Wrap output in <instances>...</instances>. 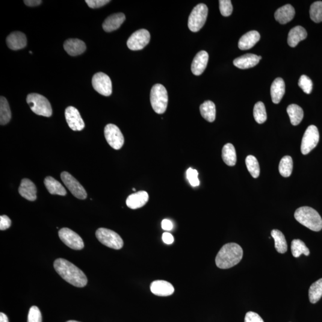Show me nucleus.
<instances>
[{"label": "nucleus", "mask_w": 322, "mask_h": 322, "mask_svg": "<svg viewBox=\"0 0 322 322\" xmlns=\"http://www.w3.org/2000/svg\"><path fill=\"white\" fill-rule=\"evenodd\" d=\"M54 268L62 278L76 287H84L87 284L88 280L83 271L66 259H56Z\"/></svg>", "instance_id": "f257e3e1"}, {"label": "nucleus", "mask_w": 322, "mask_h": 322, "mask_svg": "<svg viewBox=\"0 0 322 322\" xmlns=\"http://www.w3.org/2000/svg\"><path fill=\"white\" fill-rule=\"evenodd\" d=\"M243 254V250L240 245L236 243L227 244L218 253L215 264L221 269L232 268L239 263Z\"/></svg>", "instance_id": "f03ea898"}, {"label": "nucleus", "mask_w": 322, "mask_h": 322, "mask_svg": "<svg viewBox=\"0 0 322 322\" xmlns=\"http://www.w3.org/2000/svg\"><path fill=\"white\" fill-rule=\"evenodd\" d=\"M295 219L302 225L315 232L322 229V218L317 211L309 207L303 206L298 208L295 212Z\"/></svg>", "instance_id": "7ed1b4c3"}, {"label": "nucleus", "mask_w": 322, "mask_h": 322, "mask_svg": "<svg viewBox=\"0 0 322 322\" xmlns=\"http://www.w3.org/2000/svg\"><path fill=\"white\" fill-rule=\"evenodd\" d=\"M150 103L153 110L158 114H164L167 110L168 96L166 88L160 84L153 85L150 91Z\"/></svg>", "instance_id": "20e7f679"}, {"label": "nucleus", "mask_w": 322, "mask_h": 322, "mask_svg": "<svg viewBox=\"0 0 322 322\" xmlns=\"http://www.w3.org/2000/svg\"><path fill=\"white\" fill-rule=\"evenodd\" d=\"M26 102L35 114L46 117L52 116V106L45 97L37 93H31L28 94Z\"/></svg>", "instance_id": "39448f33"}, {"label": "nucleus", "mask_w": 322, "mask_h": 322, "mask_svg": "<svg viewBox=\"0 0 322 322\" xmlns=\"http://www.w3.org/2000/svg\"><path fill=\"white\" fill-rule=\"evenodd\" d=\"M208 13V8L205 4H197L189 17V29L193 32L199 31L205 25Z\"/></svg>", "instance_id": "423d86ee"}, {"label": "nucleus", "mask_w": 322, "mask_h": 322, "mask_svg": "<svg viewBox=\"0 0 322 322\" xmlns=\"http://www.w3.org/2000/svg\"><path fill=\"white\" fill-rule=\"evenodd\" d=\"M96 236L99 242L106 247L114 250H120L123 247V239L113 230L99 228L97 230Z\"/></svg>", "instance_id": "0eeeda50"}, {"label": "nucleus", "mask_w": 322, "mask_h": 322, "mask_svg": "<svg viewBox=\"0 0 322 322\" xmlns=\"http://www.w3.org/2000/svg\"><path fill=\"white\" fill-rule=\"evenodd\" d=\"M61 177L64 185L76 198L81 200L87 198V192L85 191L83 186L71 174L66 171H64L61 173Z\"/></svg>", "instance_id": "6e6552de"}, {"label": "nucleus", "mask_w": 322, "mask_h": 322, "mask_svg": "<svg viewBox=\"0 0 322 322\" xmlns=\"http://www.w3.org/2000/svg\"><path fill=\"white\" fill-rule=\"evenodd\" d=\"M319 132L315 126H310L303 135L301 145V151L303 155H307L318 145Z\"/></svg>", "instance_id": "1a4fd4ad"}, {"label": "nucleus", "mask_w": 322, "mask_h": 322, "mask_svg": "<svg viewBox=\"0 0 322 322\" xmlns=\"http://www.w3.org/2000/svg\"><path fill=\"white\" fill-rule=\"evenodd\" d=\"M105 137L108 143L112 148L120 150L124 143V135L120 129L114 124H109L104 129Z\"/></svg>", "instance_id": "9d476101"}, {"label": "nucleus", "mask_w": 322, "mask_h": 322, "mask_svg": "<svg viewBox=\"0 0 322 322\" xmlns=\"http://www.w3.org/2000/svg\"><path fill=\"white\" fill-rule=\"evenodd\" d=\"M59 236L61 240L71 249L81 250L84 247V242L80 236L68 228L64 227L59 230Z\"/></svg>", "instance_id": "9b49d317"}, {"label": "nucleus", "mask_w": 322, "mask_h": 322, "mask_svg": "<svg viewBox=\"0 0 322 322\" xmlns=\"http://www.w3.org/2000/svg\"><path fill=\"white\" fill-rule=\"evenodd\" d=\"M150 35L146 29H141L134 32L127 41V46L133 51L140 50L150 42Z\"/></svg>", "instance_id": "f8f14e48"}, {"label": "nucleus", "mask_w": 322, "mask_h": 322, "mask_svg": "<svg viewBox=\"0 0 322 322\" xmlns=\"http://www.w3.org/2000/svg\"><path fill=\"white\" fill-rule=\"evenodd\" d=\"M94 89L104 96H109L112 93V84L109 76L103 72L94 74L92 79Z\"/></svg>", "instance_id": "ddd939ff"}, {"label": "nucleus", "mask_w": 322, "mask_h": 322, "mask_svg": "<svg viewBox=\"0 0 322 322\" xmlns=\"http://www.w3.org/2000/svg\"><path fill=\"white\" fill-rule=\"evenodd\" d=\"M65 118L67 124L73 131H81L84 129L85 124L77 109L69 106L65 110Z\"/></svg>", "instance_id": "4468645a"}, {"label": "nucleus", "mask_w": 322, "mask_h": 322, "mask_svg": "<svg viewBox=\"0 0 322 322\" xmlns=\"http://www.w3.org/2000/svg\"><path fill=\"white\" fill-rule=\"evenodd\" d=\"M208 53L200 51L196 55L192 64V72L194 75L199 76L205 71L208 62Z\"/></svg>", "instance_id": "2eb2a0df"}, {"label": "nucleus", "mask_w": 322, "mask_h": 322, "mask_svg": "<svg viewBox=\"0 0 322 322\" xmlns=\"http://www.w3.org/2000/svg\"><path fill=\"white\" fill-rule=\"evenodd\" d=\"M150 290L157 296L167 297L174 293V288L171 283L165 280H158L151 283Z\"/></svg>", "instance_id": "dca6fc26"}, {"label": "nucleus", "mask_w": 322, "mask_h": 322, "mask_svg": "<svg viewBox=\"0 0 322 322\" xmlns=\"http://www.w3.org/2000/svg\"><path fill=\"white\" fill-rule=\"evenodd\" d=\"M149 200V194L145 191H139L130 194L126 200L129 208L136 209L143 207Z\"/></svg>", "instance_id": "f3484780"}, {"label": "nucleus", "mask_w": 322, "mask_h": 322, "mask_svg": "<svg viewBox=\"0 0 322 322\" xmlns=\"http://www.w3.org/2000/svg\"><path fill=\"white\" fill-rule=\"evenodd\" d=\"M20 195L30 201L37 199V188L34 183L28 179H23L19 188Z\"/></svg>", "instance_id": "a211bd4d"}, {"label": "nucleus", "mask_w": 322, "mask_h": 322, "mask_svg": "<svg viewBox=\"0 0 322 322\" xmlns=\"http://www.w3.org/2000/svg\"><path fill=\"white\" fill-rule=\"evenodd\" d=\"M6 43L8 48L18 50L25 48L27 44L26 35L21 32H14L7 37Z\"/></svg>", "instance_id": "6ab92c4d"}, {"label": "nucleus", "mask_w": 322, "mask_h": 322, "mask_svg": "<svg viewBox=\"0 0 322 322\" xmlns=\"http://www.w3.org/2000/svg\"><path fill=\"white\" fill-rule=\"evenodd\" d=\"M260 59L259 56L254 54H246L235 59L234 65L239 69H246L256 66Z\"/></svg>", "instance_id": "aec40b11"}, {"label": "nucleus", "mask_w": 322, "mask_h": 322, "mask_svg": "<svg viewBox=\"0 0 322 322\" xmlns=\"http://www.w3.org/2000/svg\"><path fill=\"white\" fill-rule=\"evenodd\" d=\"M126 20L125 14L122 13L112 14L106 19L103 23V28L106 32H111L117 30Z\"/></svg>", "instance_id": "412c9836"}, {"label": "nucleus", "mask_w": 322, "mask_h": 322, "mask_svg": "<svg viewBox=\"0 0 322 322\" xmlns=\"http://www.w3.org/2000/svg\"><path fill=\"white\" fill-rule=\"evenodd\" d=\"M64 49L72 56L82 54L86 50V46L83 41L79 39L67 40L64 43Z\"/></svg>", "instance_id": "4be33fe9"}, {"label": "nucleus", "mask_w": 322, "mask_h": 322, "mask_svg": "<svg viewBox=\"0 0 322 322\" xmlns=\"http://www.w3.org/2000/svg\"><path fill=\"white\" fill-rule=\"evenodd\" d=\"M260 39V35L256 31L247 32L242 36L239 41L238 47L242 50H249L258 42Z\"/></svg>", "instance_id": "5701e85b"}, {"label": "nucleus", "mask_w": 322, "mask_h": 322, "mask_svg": "<svg viewBox=\"0 0 322 322\" xmlns=\"http://www.w3.org/2000/svg\"><path fill=\"white\" fill-rule=\"evenodd\" d=\"M295 14L294 8L291 4H286L276 11L274 17L280 24H286L293 19Z\"/></svg>", "instance_id": "b1692460"}, {"label": "nucleus", "mask_w": 322, "mask_h": 322, "mask_svg": "<svg viewBox=\"0 0 322 322\" xmlns=\"http://www.w3.org/2000/svg\"><path fill=\"white\" fill-rule=\"evenodd\" d=\"M270 93L273 102L278 104L285 93V82L282 78H277L274 79L271 85Z\"/></svg>", "instance_id": "393cba45"}, {"label": "nucleus", "mask_w": 322, "mask_h": 322, "mask_svg": "<svg viewBox=\"0 0 322 322\" xmlns=\"http://www.w3.org/2000/svg\"><path fill=\"white\" fill-rule=\"evenodd\" d=\"M307 37V31L302 26H297L291 29L288 37V43L291 47L298 45L300 41L305 40Z\"/></svg>", "instance_id": "a878e982"}, {"label": "nucleus", "mask_w": 322, "mask_h": 322, "mask_svg": "<svg viewBox=\"0 0 322 322\" xmlns=\"http://www.w3.org/2000/svg\"><path fill=\"white\" fill-rule=\"evenodd\" d=\"M44 185L50 194H58L60 196L66 195V189L60 182L51 176L47 177L44 179Z\"/></svg>", "instance_id": "bb28decb"}, {"label": "nucleus", "mask_w": 322, "mask_h": 322, "mask_svg": "<svg viewBox=\"0 0 322 322\" xmlns=\"http://www.w3.org/2000/svg\"><path fill=\"white\" fill-rule=\"evenodd\" d=\"M200 112L202 117L209 123L214 122L216 115V109L214 103L210 100L203 102L200 106Z\"/></svg>", "instance_id": "cd10ccee"}, {"label": "nucleus", "mask_w": 322, "mask_h": 322, "mask_svg": "<svg viewBox=\"0 0 322 322\" xmlns=\"http://www.w3.org/2000/svg\"><path fill=\"white\" fill-rule=\"evenodd\" d=\"M222 158L225 164L229 166H235L237 161V156L235 147L232 144L227 143L224 146L222 149Z\"/></svg>", "instance_id": "c85d7f7f"}, {"label": "nucleus", "mask_w": 322, "mask_h": 322, "mask_svg": "<svg viewBox=\"0 0 322 322\" xmlns=\"http://www.w3.org/2000/svg\"><path fill=\"white\" fill-rule=\"evenodd\" d=\"M271 235L274 239V247L277 252L285 253L288 250V245L284 235L280 230L274 229L271 231Z\"/></svg>", "instance_id": "c756f323"}, {"label": "nucleus", "mask_w": 322, "mask_h": 322, "mask_svg": "<svg viewBox=\"0 0 322 322\" xmlns=\"http://www.w3.org/2000/svg\"><path fill=\"white\" fill-rule=\"evenodd\" d=\"M287 113L290 118L291 123L293 126H298L303 119V109L297 105L292 104L288 106Z\"/></svg>", "instance_id": "7c9ffc66"}, {"label": "nucleus", "mask_w": 322, "mask_h": 322, "mask_svg": "<svg viewBox=\"0 0 322 322\" xmlns=\"http://www.w3.org/2000/svg\"><path fill=\"white\" fill-rule=\"evenodd\" d=\"M11 113L9 105L4 97L0 99V124L4 126L10 122Z\"/></svg>", "instance_id": "2f4dec72"}, {"label": "nucleus", "mask_w": 322, "mask_h": 322, "mask_svg": "<svg viewBox=\"0 0 322 322\" xmlns=\"http://www.w3.org/2000/svg\"><path fill=\"white\" fill-rule=\"evenodd\" d=\"M309 296L310 302L315 304L322 297V278L313 283L310 286L309 291Z\"/></svg>", "instance_id": "473e14b6"}, {"label": "nucleus", "mask_w": 322, "mask_h": 322, "mask_svg": "<svg viewBox=\"0 0 322 322\" xmlns=\"http://www.w3.org/2000/svg\"><path fill=\"white\" fill-rule=\"evenodd\" d=\"M291 251L292 255L295 258H298L302 254L306 256H309L310 251L306 247L304 242L300 239H294L291 243Z\"/></svg>", "instance_id": "72a5a7b5"}, {"label": "nucleus", "mask_w": 322, "mask_h": 322, "mask_svg": "<svg viewBox=\"0 0 322 322\" xmlns=\"http://www.w3.org/2000/svg\"><path fill=\"white\" fill-rule=\"evenodd\" d=\"M293 169V161L291 156H285L280 161L279 171L281 176L288 177L291 175Z\"/></svg>", "instance_id": "f704fd0d"}, {"label": "nucleus", "mask_w": 322, "mask_h": 322, "mask_svg": "<svg viewBox=\"0 0 322 322\" xmlns=\"http://www.w3.org/2000/svg\"><path fill=\"white\" fill-rule=\"evenodd\" d=\"M253 114L254 119L257 123L263 124L267 119L264 104L261 102H257L254 106Z\"/></svg>", "instance_id": "c9c22d12"}, {"label": "nucleus", "mask_w": 322, "mask_h": 322, "mask_svg": "<svg viewBox=\"0 0 322 322\" xmlns=\"http://www.w3.org/2000/svg\"><path fill=\"white\" fill-rule=\"evenodd\" d=\"M245 163H246L248 170L251 175L255 179L258 177L259 173H260V168H259L258 162L255 156H248L246 160H245Z\"/></svg>", "instance_id": "e433bc0d"}, {"label": "nucleus", "mask_w": 322, "mask_h": 322, "mask_svg": "<svg viewBox=\"0 0 322 322\" xmlns=\"http://www.w3.org/2000/svg\"><path fill=\"white\" fill-rule=\"evenodd\" d=\"M310 18L315 23L322 22V1L313 2L310 8Z\"/></svg>", "instance_id": "4c0bfd02"}, {"label": "nucleus", "mask_w": 322, "mask_h": 322, "mask_svg": "<svg viewBox=\"0 0 322 322\" xmlns=\"http://www.w3.org/2000/svg\"><path fill=\"white\" fill-rule=\"evenodd\" d=\"M298 85L304 93L310 94L313 89V82L308 76L303 75L301 76L298 81Z\"/></svg>", "instance_id": "58836bf2"}, {"label": "nucleus", "mask_w": 322, "mask_h": 322, "mask_svg": "<svg viewBox=\"0 0 322 322\" xmlns=\"http://www.w3.org/2000/svg\"><path fill=\"white\" fill-rule=\"evenodd\" d=\"M220 10L223 16L231 15L233 11V5L230 0H220Z\"/></svg>", "instance_id": "ea45409f"}, {"label": "nucleus", "mask_w": 322, "mask_h": 322, "mask_svg": "<svg viewBox=\"0 0 322 322\" xmlns=\"http://www.w3.org/2000/svg\"><path fill=\"white\" fill-rule=\"evenodd\" d=\"M28 322H42V316L37 306H32L29 310Z\"/></svg>", "instance_id": "a19ab883"}, {"label": "nucleus", "mask_w": 322, "mask_h": 322, "mask_svg": "<svg viewBox=\"0 0 322 322\" xmlns=\"http://www.w3.org/2000/svg\"><path fill=\"white\" fill-rule=\"evenodd\" d=\"M186 174H187V178L189 182L190 183V184L192 186L196 187V186L199 185L200 182L198 179V172H197V170L189 168L187 170Z\"/></svg>", "instance_id": "79ce46f5"}, {"label": "nucleus", "mask_w": 322, "mask_h": 322, "mask_svg": "<svg viewBox=\"0 0 322 322\" xmlns=\"http://www.w3.org/2000/svg\"><path fill=\"white\" fill-rule=\"evenodd\" d=\"M245 322H264L260 316L253 312H248L245 315Z\"/></svg>", "instance_id": "37998d69"}, {"label": "nucleus", "mask_w": 322, "mask_h": 322, "mask_svg": "<svg viewBox=\"0 0 322 322\" xmlns=\"http://www.w3.org/2000/svg\"><path fill=\"white\" fill-rule=\"evenodd\" d=\"M108 0H86L85 2L91 8H97L103 6L110 2Z\"/></svg>", "instance_id": "c03bdc74"}, {"label": "nucleus", "mask_w": 322, "mask_h": 322, "mask_svg": "<svg viewBox=\"0 0 322 322\" xmlns=\"http://www.w3.org/2000/svg\"><path fill=\"white\" fill-rule=\"evenodd\" d=\"M11 221L7 215H1L0 217V230H5L11 226Z\"/></svg>", "instance_id": "a18cd8bd"}, {"label": "nucleus", "mask_w": 322, "mask_h": 322, "mask_svg": "<svg viewBox=\"0 0 322 322\" xmlns=\"http://www.w3.org/2000/svg\"><path fill=\"white\" fill-rule=\"evenodd\" d=\"M162 241L165 244L170 245L172 244L174 241L173 236L170 233L165 232L162 235Z\"/></svg>", "instance_id": "49530a36"}, {"label": "nucleus", "mask_w": 322, "mask_h": 322, "mask_svg": "<svg viewBox=\"0 0 322 322\" xmlns=\"http://www.w3.org/2000/svg\"><path fill=\"white\" fill-rule=\"evenodd\" d=\"M162 229L167 230V231H170L173 228V223L170 220L164 219L162 220L161 223Z\"/></svg>", "instance_id": "de8ad7c7"}, {"label": "nucleus", "mask_w": 322, "mask_h": 322, "mask_svg": "<svg viewBox=\"0 0 322 322\" xmlns=\"http://www.w3.org/2000/svg\"><path fill=\"white\" fill-rule=\"evenodd\" d=\"M40 0H25L24 3L29 7L38 6L41 4Z\"/></svg>", "instance_id": "09e8293b"}, {"label": "nucleus", "mask_w": 322, "mask_h": 322, "mask_svg": "<svg viewBox=\"0 0 322 322\" xmlns=\"http://www.w3.org/2000/svg\"><path fill=\"white\" fill-rule=\"evenodd\" d=\"M0 322H9L7 316L4 313H0Z\"/></svg>", "instance_id": "8fccbe9b"}, {"label": "nucleus", "mask_w": 322, "mask_h": 322, "mask_svg": "<svg viewBox=\"0 0 322 322\" xmlns=\"http://www.w3.org/2000/svg\"><path fill=\"white\" fill-rule=\"evenodd\" d=\"M66 322H79L75 321H67Z\"/></svg>", "instance_id": "3c124183"}, {"label": "nucleus", "mask_w": 322, "mask_h": 322, "mask_svg": "<svg viewBox=\"0 0 322 322\" xmlns=\"http://www.w3.org/2000/svg\"><path fill=\"white\" fill-rule=\"evenodd\" d=\"M132 191H135V188L132 189Z\"/></svg>", "instance_id": "603ef678"}, {"label": "nucleus", "mask_w": 322, "mask_h": 322, "mask_svg": "<svg viewBox=\"0 0 322 322\" xmlns=\"http://www.w3.org/2000/svg\"><path fill=\"white\" fill-rule=\"evenodd\" d=\"M29 53H31V54H32V52H29Z\"/></svg>", "instance_id": "864d4df0"}]
</instances>
